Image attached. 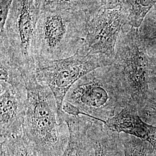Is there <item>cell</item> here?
Listing matches in <instances>:
<instances>
[{
	"label": "cell",
	"mask_w": 156,
	"mask_h": 156,
	"mask_svg": "<svg viewBox=\"0 0 156 156\" xmlns=\"http://www.w3.org/2000/svg\"><path fill=\"white\" fill-rule=\"evenodd\" d=\"M24 80L27 99L22 134L39 156H61L68 144L69 131L60 116L55 95L35 75Z\"/></svg>",
	"instance_id": "obj_1"
},
{
	"label": "cell",
	"mask_w": 156,
	"mask_h": 156,
	"mask_svg": "<svg viewBox=\"0 0 156 156\" xmlns=\"http://www.w3.org/2000/svg\"><path fill=\"white\" fill-rule=\"evenodd\" d=\"M131 104L111 66L101 67L80 79L65 97L62 111L103 123Z\"/></svg>",
	"instance_id": "obj_2"
},
{
	"label": "cell",
	"mask_w": 156,
	"mask_h": 156,
	"mask_svg": "<svg viewBox=\"0 0 156 156\" xmlns=\"http://www.w3.org/2000/svg\"><path fill=\"white\" fill-rule=\"evenodd\" d=\"M87 20L83 12L48 5L42 8L34 45L35 62L38 60H55L75 55L83 45Z\"/></svg>",
	"instance_id": "obj_3"
},
{
	"label": "cell",
	"mask_w": 156,
	"mask_h": 156,
	"mask_svg": "<svg viewBox=\"0 0 156 156\" xmlns=\"http://www.w3.org/2000/svg\"><path fill=\"white\" fill-rule=\"evenodd\" d=\"M111 67L130 103L138 108L142 106L149 96L151 56L140 40L138 28L124 25Z\"/></svg>",
	"instance_id": "obj_4"
},
{
	"label": "cell",
	"mask_w": 156,
	"mask_h": 156,
	"mask_svg": "<svg viewBox=\"0 0 156 156\" xmlns=\"http://www.w3.org/2000/svg\"><path fill=\"white\" fill-rule=\"evenodd\" d=\"M40 12L34 0H13L1 33V48L21 68L24 78L35 74L34 45Z\"/></svg>",
	"instance_id": "obj_5"
},
{
	"label": "cell",
	"mask_w": 156,
	"mask_h": 156,
	"mask_svg": "<svg viewBox=\"0 0 156 156\" xmlns=\"http://www.w3.org/2000/svg\"><path fill=\"white\" fill-rule=\"evenodd\" d=\"M113 62L105 56L91 54L82 46L69 57L36 61L35 74L38 81L49 87L53 92L62 119L64 99L73 85L87 74L98 68L111 66Z\"/></svg>",
	"instance_id": "obj_6"
},
{
	"label": "cell",
	"mask_w": 156,
	"mask_h": 156,
	"mask_svg": "<svg viewBox=\"0 0 156 156\" xmlns=\"http://www.w3.org/2000/svg\"><path fill=\"white\" fill-rule=\"evenodd\" d=\"M127 14L122 6L105 9L103 8L87 20V34L82 46L91 54L114 60L117 41Z\"/></svg>",
	"instance_id": "obj_7"
},
{
	"label": "cell",
	"mask_w": 156,
	"mask_h": 156,
	"mask_svg": "<svg viewBox=\"0 0 156 156\" xmlns=\"http://www.w3.org/2000/svg\"><path fill=\"white\" fill-rule=\"evenodd\" d=\"M27 99L26 85L0 83V140L22 133Z\"/></svg>",
	"instance_id": "obj_8"
},
{
	"label": "cell",
	"mask_w": 156,
	"mask_h": 156,
	"mask_svg": "<svg viewBox=\"0 0 156 156\" xmlns=\"http://www.w3.org/2000/svg\"><path fill=\"white\" fill-rule=\"evenodd\" d=\"M105 127L119 134H125L147 142L156 151V127L144 121L138 108L132 104L124 106L114 116L105 121Z\"/></svg>",
	"instance_id": "obj_9"
},
{
	"label": "cell",
	"mask_w": 156,
	"mask_h": 156,
	"mask_svg": "<svg viewBox=\"0 0 156 156\" xmlns=\"http://www.w3.org/2000/svg\"><path fill=\"white\" fill-rule=\"evenodd\" d=\"M62 120L69 128V139L61 156H94L89 129L94 119L79 116L75 117L64 113Z\"/></svg>",
	"instance_id": "obj_10"
},
{
	"label": "cell",
	"mask_w": 156,
	"mask_h": 156,
	"mask_svg": "<svg viewBox=\"0 0 156 156\" xmlns=\"http://www.w3.org/2000/svg\"><path fill=\"white\" fill-rule=\"evenodd\" d=\"M94 156H124L121 135L105 127L104 123L94 119L89 129Z\"/></svg>",
	"instance_id": "obj_11"
},
{
	"label": "cell",
	"mask_w": 156,
	"mask_h": 156,
	"mask_svg": "<svg viewBox=\"0 0 156 156\" xmlns=\"http://www.w3.org/2000/svg\"><path fill=\"white\" fill-rule=\"evenodd\" d=\"M1 156H39L27 138L22 133L0 140Z\"/></svg>",
	"instance_id": "obj_12"
},
{
	"label": "cell",
	"mask_w": 156,
	"mask_h": 156,
	"mask_svg": "<svg viewBox=\"0 0 156 156\" xmlns=\"http://www.w3.org/2000/svg\"><path fill=\"white\" fill-rule=\"evenodd\" d=\"M46 5L62 10L83 12L88 20L102 8L100 0H50Z\"/></svg>",
	"instance_id": "obj_13"
},
{
	"label": "cell",
	"mask_w": 156,
	"mask_h": 156,
	"mask_svg": "<svg viewBox=\"0 0 156 156\" xmlns=\"http://www.w3.org/2000/svg\"><path fill=\"white\" fill-rule=\"evenodd\" d=\"M120 135L124 156H153L154 149L147 142L127 134Z\"/></svg>",
	"instance_id": "obj_14"
},
{
	"label": "cell",
	"mask_w": 156,
	"mask_h": 156,
	"mask_svg": "<svg viewBox=\"0 0 156 156\" xmlns=\"http://www.w3.org/2000/svg\"><path fill=\"white\" fill-rule=\"evenodd\" d=\"M138 110L144 121L156 127V97H149Z\"/></svg>",
	"instance_id": "obj_15"
},
{
	"label": "cell",
	"mask_w": 156,
	"mask_h": 156,
	"mask_svg": "<svg viewBox=\"0 0 156 156\" xmlns=\"http://www.w3.org/2000/svg\"><path fill=\"white\" fill-rule=\"evenodd\" d=\"M149 97H156V54L151 56Z\"/></svg>",
	"instance_id": "obj_16"
},
{
	"label": "cell",
	"mask_w": 156,
	"mask_h": 156,
	"mask_svg": "<svg viewBox=\"0 0 156 156\" xmlns=\"http://www.w3.org/2000/svg\"><path fill=\"white\" fill-rule=\"evenodd\" d=\"M128 0H100L104 9H112L124 5Z\"/></svg>",
	"instance_id": "obj_17"
},
{
	"label": "cell",
	"mask_w": 156,
	"mask_h": 156,
	"mask_svg": "<svg viewBox=\"0 0 156 156\" xmlns=\"http://www.w3.org/2000/svg\"><path fill=\"white\" fill-rule=\"evenodd\" d=\"M144 20L156 27V4L146 15Z\"/></svg>",
	"instance_id": "obj_18"
},
{
	"label": "cell",
	"mask_w": 156,
	"mask_h": 156,
	"mask_svg": "<svg viewBox=\"0 0 156 156\" xmlns=\"http://www.w3.org/2000/svg\"><path fill=\"white\" fill-rule=\"evenodd\" d=\"M35 2V4L40 9H41L42 8H44L50 0H34Z\"/></svg>",
	"instance_id": "obj_19"
},
{
	"label": "cell",
	"mask_w": 156,
	"mask_h": 156,
	"mask_svg": "<svg viewBox=\"0 0 156 156\" xmlns=\"http://www.w3.org/2000/svg\"><path fill=\"white\" fill-rule=\"evenodd\" d=\"M153 156H156V151H154V154H153Z\"/></svg>",
	"instance_id": "obj_20"
}]
</instances>
